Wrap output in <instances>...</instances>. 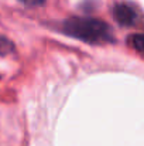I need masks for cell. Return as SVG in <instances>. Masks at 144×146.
Segmentation results:
<instances>
[{
	"mask_svg": "<svg viewBox=\"0 0 144 146\" xmlns=\"http://www.w3.org/2000/svg\"><path fill=\"white\" fill-rule=\"evenodd\" d=\"M23 4L28 6V7H37V6H43L45 3V0H18Z\"/></svg>",
	"mask_w": 144,
	"mask_h": 146,
	"instance_id": "obj_5",
	"label": "cell"
},
{
	"mask_svg": "<svg viewBox=\"0 0 144 146\" xmlns=\"http://www.w3.org/2000/svg\"><path fill=\"white\" fill-rule=\"evenodd\" d=\"M113 17L114 20L120 24V26H124V27H132L134 24H137V20H139V14H137V10L129 4V3H117L113 10Z\"/></svg>",
	"mask_w": 144,
	"mask_h": 146,
	"instance_id": "obj_2",
	"label": "cell"
},
{
	"mask_svg": "<svg viewBox=\"0 0 144 146\" xmlns=\"http://www.w3.org/2000/svg\"><path fill=\"white\" fill-rule=\"evenodd\" d=\"M129 43L133 48L144 55V34H134L129 38Z\"/></svg>",
	"mask_w": 144,
	"mask_h": 146,
	"instance_id": "obj_4",
	"label": "cell"
},
{
	"mask_svg": "<svg viewBox=\"0 0 144 146\" xmlns=\"http://www.w3.org/2000/svg\"><path fill=\"white\" fill-rule=\"evenodd\" d=\"M14 44L13 41H10L7 37L4 36H0V57H6V55H10L14 52Z\"/></svg>",
	"mask_w": 144,
	"mask_h": 146,
	"instance_id": "obj_3",
	"label": "cell"
},
{
	"mask_svg": "<svg viewBox=\"0 0 144 146\" xmlns=\"http://www.w3.org/2000/svg\"><path fill=\"white\" fill-rule=\"evenodd\" d=\"M61 31L88 44H107L114 40L107 23L91 17L68 19L61 24Z\"/></svg>",
	"mask_w": 144,
	"mask_h": 146,
	"instance_id": "obj_1",
	"label": "cell"
}]
</instances>
